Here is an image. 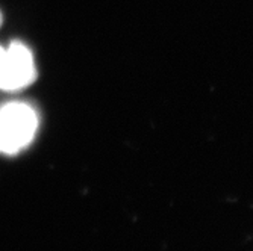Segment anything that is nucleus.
Segmentation results:
<instances>
[{
	"instance_id": "obj_1",
	"label": "nucleus",
	"mask_w": 253,
	"mask_h": 251,
	"mask_svg": "<svg viewBox=\"0 0 253 251\" xmlns=\"http://www.w3.org/2000/svg\"><path fill=\"white\" fill-rule=\"evenodd\" d=\"M38 130L37 110L21 102H11L0 108V153L17 154L25 150Z\"/></svg>"
},
{
	"instance_id": "obj_4",
	"label": "nucleus",
	"mask_w": 253,
	"mask_h": 251,
	"mask_svg": "<svg viewBox=\"0 0 253 251\" xmlns=\"http://www.w3.org/2000/svg\"><path fill=\"white\" fill-rule=\"evenodd\" d=\"M0 23H2V15H0Z\"/></svg>"
},
{
	"instance_id": "obj_3",
	"label": "nucleus",
	"mask_w": 253,
	"mask_h": 251,
	"mask_svg": "<svg viewBox=\"0 0 253 251\" xmlns=\"http://www.w3.org/2000/svg\"><path fill=\"white\" fill-rule=\"evenodd\" d=\"M2 55H3V49L0 47V59H2Z\"/></svg>"
},
{
	"instance_id": "obj_2",
	"label": "nucleus",
	"mask_w": 253,
	"mask_h": 251,
	"mask_svg": "<svg viewBox=\"0 0 253 251\" xmlns=\"http://www.w3.org/2000/svg\"><path fill=\"white\" fill-rule=\"evenodd\" d=\"M37 79L31 50L21 42H12L0 59V89L18 91Z\"/></svg>"
}]
</instances>
